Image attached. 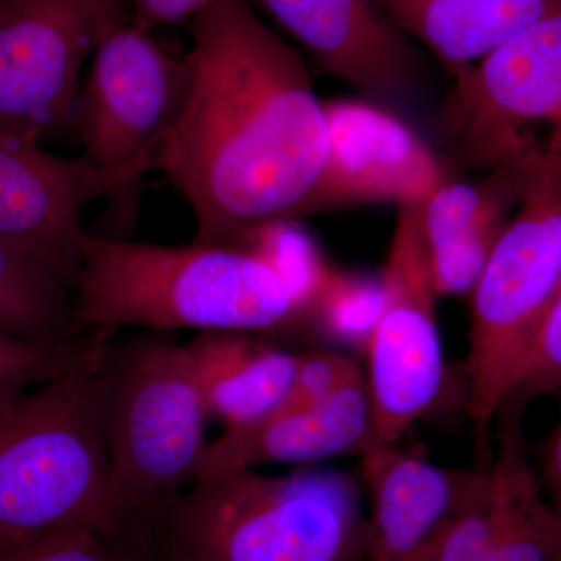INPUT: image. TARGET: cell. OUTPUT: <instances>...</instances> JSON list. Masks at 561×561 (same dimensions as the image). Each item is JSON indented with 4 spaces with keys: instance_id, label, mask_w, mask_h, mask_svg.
I'll return each instance as SVG.
<instances>
[{
    "instance_id": "cell-1",
    "label": "cell",
    "mask_w": 561,
    "mask_h": 561,
    "mask_svg": "<svg viewBox=\"0 0 561 561\" xmlns=\"http://www.w3.org/2000/svg\"><path fill=\"white\" fill-rule=\"evenodd\" d=\"M192 90L160 171L190 202L195 241L242 249L276 220L301 219L328 153L323 102L290 44L247 0L192 20Z\"/></svg>"
},
{
    "instance_id": "cell-2",
    "label": "cell",
    "mask_w": 561,
    "mask_h": 561,
    "mask_svg": "<svg viewBox=\"0 0 561 561\" xmlns=\"http://www.w3.org/2000/svg\"><path fill=\"white\" fill-rule=\"evenodd\" d=\"M73 331L264 332L301 320L289 287L245 249L165 247L88 234L73 278Z\"/></svg>"
},
{
    "instance_id": "cell-3",
    "label": "cell",
    "mask_w": 561,
    "mask_h": 561,
    "mask_svg": "<svg viewBox=\"0 0 561 561\" xmlns=\"http://www.w3.org/2000/svg\"><path fill=\"white\" fill-rule=\"evenodd\" d=\"M136 535L175 561H367L359 489L335 471L197 479Z\"/></svg>"
},
{
    "instance_id": "cell-4",
    "label": "cell",
    "mask_w": 561,
    "mask_h": 561,
    "mask_svg": "<svg viewBox=\"0 0 561 561\" xmlns=\"http://www.w3.org/2000/svg\"><path fill=\"white\" fill-rule=\"evenodd\" d=\"M105 360L27 391L0 416V556L61 531L125 537L103 431Z\"/></svg>"
},
{
    "instance_id": "cell-5",
    "label": "cell",
    "mask_w": 561,
    "mask_h": 561,
    "mask_svg": "<svg viewBox=\"0 0 561 561\" xmlns=\"http://www.w3.org/2000/svg\"><path fill=\"white\" fill-rule=\"evenodd\" d=\"M111 494L125 535L195 482L209 420L190 351L146 337L102 367Z\"/></svg>"
},
{
    "instance_id": "cell-6",
    "label": "cell",
    "mask_w": 561,
    "mask_h": 561,
    "mask_svg": "<svg viewBox=\"0 0 561 561\" xmlns=\"http://www.w3.org/2000/svg\"><path fill=\"white\" fill-rule=\"evenodd\" d=\"M90 61L70 127L125 221L135 216L144 175L160 171L168 140L190 101L194 70L190 55L165 49L153 32L133 21L114 25Z\"/></svg>"
},
{
    "instance_id": "cell-7",
    "label": "cell",
    "mask_w": 561,
    "mask_h": 561,
    "mask_svg": "<svg viewBox=\"0 0 561 561\" xmlns=\"http://www.w3.org/2000/svg\"><path fill=\"white\" fill-rule=\"evenodd\" d=\"M561 284V169L535 173L471 290L468 412L489 426Z\"/></svg>"
},
{
    "instance_id": "cell-8",
    "label": "cell",
    "mask_w": 561,
    "mask_h": 561,
    "mask_svg": "<svg viewBox=\"0 0 561 561\" xmlns=\"http://www.w3.org/2000/svg\"><path fill=\"white\" fill-rule=\"evenodd\" d=\"M449 149L476 169H561V5L454 77Z\"/></svg>"
},
{
    "instance_id": "cell-9",
    "label": "cell",
    "mask_w": 561,
    "mask_h": 561,
    "mask_svg": "<svg viewBox=\"0 0 561 561\" xmlns=\"http://www.w3.org/2000/svg\"><path fill=\"white\" fill-rule=\"evenodd\" d=\"M421 206L401 205L382 276L381 316L365 345L375 445H398L434 408L445 378L440 295L421 230Z\"/></svg>"
},
{
    "instance_id": "cell-10",
    "label": "cell",
    "mask_w": 561,
    "mask_h": 561,
    "mask_svg": "<svg viewBox=\"0 0 561 561\" xmlns=\"http://www.w3.org/2000/svg\"><path fill=\"white\" fill-rule=\"evenodd\" d=\"M119 0H0V130L36 140L72 125L83 70Z\"/></svg>"
},
{
    "instance_id": "cell-11",
    "label": "cell",
    "mask_w": 561,
    "mask_h": 561,
    "mask_svg": "<svg viewBox=\"0 0 561 561\" xmlns=\"http://www.w3.org/2000/svg\"><path fill=\"white\" fill-rule=\"evenodd\" d=\"M328 153L301 217L345 206L424 202L448 180L404 121L364 101L323 102Z\"/></svg>"
},
{
    "instance_id": "cell-12",
    "label": "cell",
    "mask_w": 561,
    "mask_h": 561,
    "mask_svg": "<svg viewBox=\"0 0 561 561\" xmlns=\"http://www.w3.org/2000/svg\"><path fill=\"white\" fill-rule=\"evenodd\" d=\"M106 194L87 158L57 157L36 140L0 130V238L76 278L88 236L83 213Z\"/></svg>"
},
{
    "instance_id": "cell-13",
    "label": "cell",
    "mask_w": 561,
    "mask_h": 561,
    "mask_svg": "<svg viewBox=\"0 0 561 561\" xmlns=\"http://www.w3.org/2000/svg\"><path fill=\"white\" fill-rule=\"evenodd\" d=\"M476 474L438 467L398 445H373L360 456L370 502L367 561H437Z\"/></svg>"
},
{
    "instance_id": "cell-14",
    "label": "cell",
    "mask_w": 561,
    "mask_h": 561,
    "mask_svg": "<svg viewBox=\"0 0 561 561\" xmlns=\"http://www.w3.org/2000/svg\"><path fill=\"white\" fill-rule=\"evenodd\" d=\"M321 68L365 95L398 99L419 77L412 39L382 0H257Z\"/></svg>"
},
{
    "instance_id": "cell-15",
    "label": "cell",
    "mask_w": 561,
    "mask_h": 561,
    "mask_svg": "<svg viewBox=\"0 0 561 561\" xmlns=\"http://www.w3.org/2000/svg\"><path fill=\"white\" fill-rule=\"evenodd\" d=\"M373 445L370 394L359 371L319 404L278 409L250 426L225 431L209 443L195 481L268 463L360 457Z\"/></svg>"
},
{
    "instance_id": "cell-16",
    "label": "cell",
    "mask_w": 561,
    "mask_h": 561,
    "mask_svg": "<svg viewBox=\"0 0 561 561\" xmlns=\"http://www.w3.org/2000/svg\"><path fill=\"white\" fill-rule=\"evenodd\" d=\"M535 173L502 165L481 183L448 179L423 202L421 230L440 297L471 294Z\"/></svg>"
},
{
    "instance_id": "cell-17",
    "label": "cell",
    "mask_w": 561,
    "mask_h": 561,
    "mask_svg": "<svg viewBox=\"0 0 561 561\" xmlns=\"http://www.w3.org/2000/svg\"><path fill=\"white\" fill-rule=\"evenodd\" d=\"M186 348L209 419L225 431L275 412L290 393L301 359L249 332H201Z\"/></svg>"
},
{
    "instance_id": "cell-18",
    "label": "cell",
    "mask_w": 561,
    "mask_h": 561,
    "mask_svg": "<svg viewBox=\"0 0 561 561\" xmlns=\"http://www.w3.org/2000/svg\"><path fill=\"white\" fill-rule=\"evenodd\" d=\"M402 32L453 77L489 57L561 5V0H382Z\"/></svg>"
},
{
    "instance_id": "cell-19",
    "label": "cell",
    "mask_w": 561,
    "mask_h": 561,
    "mask_svg": "<svg viewBox=\"0 0 561 561\" xmlns=\"http://www.w3.org/2000/svg\"><path fill=\"white\" fill-rule=\"evenodd\" d=\"M500 454L491 471L496 485V524L490 561H559L561 516L542 500L523 446V413L505 409Z\"/></svg>"
},
{
    "instance_id": "cell-20",
    "label": "cell",
    "mask_w": 561,
    "mask_h": 561,
    "mask_svg": "<svg viewBox=\"0 0 561 561\" xmlns=\"http://www.w3.org/2000/svg\"><path fill=\"white\" fill-rule=\"evenodd\" d=\"M72 287L69 273L0 238V332L31 341L72 337Z\"/></svg>"
},
{
    "instance_id": "cell-21",
    "label": "cell",
    "mask_w": 561,
    "mask_h": 561,
    "mask_svg": "<svg viewBox=\"0 0 561 561\" xmlns=\"http://www.w3.org/2000/svg\"><path fill=\"white\" fill-rule=\"evenodd\" d=\"M110 334L98 332L90 341H31L0 332V416L32 387L101 364L113 348L105 339Z\"/></svg>"
},
{
    "instance_id": "cell-22",
    "label": "cell",
    "mask_w": 561,
    "mask_h": 561,
    "mask_svg": "<svg viewBox=\"0 0 561 561\" xmlns=\"http://www.w3.org/2000/svg\"><path fill=\"white\" fill-rule=\"evenodd\" d=\"M242 249L271 265L289 287L301 319H306L332 273L311 234L298 220L271 221L254 231Z\"/></svg>"
},
{
    "instance_id": "cell-23",
    "label": "cell",
    "mask_w": 561,
    "mask_h": 561,
    "mask_svg": "<svg viewBox=\"0 0 561 561\" xmlns=\"http://www.w3.org/2000/svg\"><path fill=\"white\" fill-rule=\"evenodd\" d=\"M382 306V279L332 271L308 319L316 320L324 332L339 341L367 345Z\"/></svg>"
},
{
    "instance_id": "cell-24",
    "label": "cell",
    "mask_w": 561,
    "mask_h": 561,
    "mask_svg": "<svg viewBox=\"0 0 561 561\" xmlns=\"http://www.w3.org/2000/svg\"><path fill=\"white\" fill-rule=\"evenodd\" d=\"M560 393L561 284L501 411L502 409H516V411L524 412L531 401L548 397V394L559 397Z\"/></svg>"
},
{
    "instance_id": "cell-25",
    "label": "cell",
    "mask_w": 561,
    "mask_h": 561,
    "mask_svg": "<svg viewBox=\"0 0 561 561\" xmlns=\"http://www.w3.org/2000/svg\"><path fill=\"white\" fill-rule=\"evenodd\" d=\"M496 524L493 471H478L470 497L443 542L437 561H490Z\"/></svg>"
},
{
    "instance_id": "cell-26",
    "label": "cell",
    "mask_w": 561,
    "mask_h": 561,
    "mask_svg": "<svg viewBox=\"0 0 561 561\" xmlns=\"http://www.w3.org/2000/svg\"><path fill=\"white\" fill-rule=\"evenodd\" d=\"M130 540L103 531H61L0 556V561H127Z\"/></svg>"
},
{
    "instance_id": "cell-27",
    "label": "cell",
    "mask_w": 561,
    "mask_h": 561,
    "mask_svg": "<svg viewBox=\"0 0 561 561\" xmlns=\"http://www.w3.org/2000/svg\"><path fill=\"white\" fill-rule=\"evenodd\" d=\"M133 24L147 32H154L165 25L192 21L208 10L217 0H131Z\"/></svg>"
},
{
    "instance_id": "cell-28",
    "label": "cell",
    "mask_w": 561,
    "mask_h": 561,
    "mask_svg": "<svg viewBox=\"0 0 561 561\" xmlns=\"http://www.w3.org/2000/svg\"><path fill=\"white\" fill-rule=\"evenodd\" d=\"M559 419L556 426L549 434L542 451V476H545L546 486L551 494V505L553 511L561 516V393Z\"/></svg>"
},
{
    "instance_id": "cell-29",
    "label": "cell",
    "mask_w": 561,
    "mask_h": 561,
    "mask_svg": "<svg viewBox=\"0 0 561 561\" xmlns=\"http://www.w3.org/2000/svg\"><path fill=\"white\" fill-rule=\"evenodd\" d=\"M128 540H130V553H128L127 561H175L164 553L154 551L151 546L139 538L128 537Z\"/></svg>"
},
{
    "instance_id": "cell-30",
    "label": "cell",
    "mask_w": 561,
    "mask_h": 561,
    "mask_svg": "<svg viewBox=\"0 0 561 561\" xmlns=\"http://www.w3.org/2000/svg\"><path fill=\"white\" fill-rule=\"evenodd\" d=\"M559 561H561V545H560Z\"/></svg>"
}]
</instances>
